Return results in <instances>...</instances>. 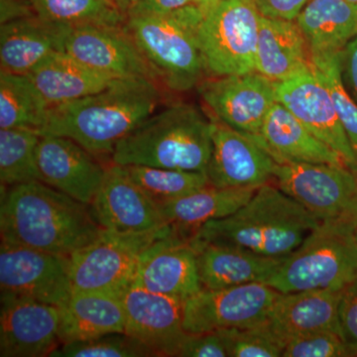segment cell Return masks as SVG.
Instances as JSON below:
<instances>
[{"label":"cell","mask_w":357,"mask_h":357,"mask_svg":"<svg viewBox=\"0 0 357 357\" xmlns=\"http://www.w3.org/2000/svg\"><path fill=\"white\" fill-rule=\"evenodd\" d=\"M279 188L321 222L357 225V170L333 164L277 163Z\"/></svg>","instance_id":"obj_9"},{"label":"cell","mask_w":357,"mask_h":357,"mask_svg":"<svg viewBox=\"0 0 357 357\" xmlns=\"http://www.w3.org/2000/svg\"><path fill=\"white\" fill-rule=\"evenodd\" d=\"M340 68L345 88L357 103V36L340 51Z\"/></svg>","instance_id":"obj_42"},{"label":"cell","mask_w":357,"mask_h":357,"mask_svg":"<svg viewBox=\"0 0 357 357\" xmlns=\"http://www.w3.org/2000/svg\"><path fill=\"white\" fill-rule=\"evenodd\" d=\"M280 292L266 283L222 289H202L185 301L184 328L188 333H217L261 325Z\"/></svg>","instance_id":"obj_10"},{"label":"cell","mask_w":357,"mask_h":357,"mask_svg":"<svg viewBox=\"0 0 357 357\" xmlns=\"http://www.w3.org/2000/svg\"><path fill=\"white\" fill-rule=\"evenodd\" d=\"M229 357H280L283 342L267 325L266 321L248 328L218 331Z\"/></svg>","instance_id":"obj_36"},{"label":"cell","mask_w":357,"mask_h":357,"mask_svg":"<svg viewBox=\"0 0 357 357\" xmlns=\"http://www.w3.org/2000/svg\"><path fill=\"white\" fill-rule=\"evenodd\" d=\"M96 222L122 234H148L168 227L158 204L147 196L121 166L112 164L89 204Z\"/></svg>","instance_id":"obj_18"},{"label":"cell","mask_w":357,"mask_h":357,"mask_svg":"<svg viewBox=\"0 0 357 357\" xmlns=\"http://www.w3.org/2000/svg\"><path fill=\"white\" fill-rule=\"evenodd\" d=\"M141 0H114L119 10L128 18V14L132 7L135 6Z\"/></svg>","instance_id":"obj_43"},{"label":"cell","mask_w":357,"mask_h":357,"mask_svg":"<svg viewBox=\"0 0 357 357\" xmlns=\"http://www.w3.org/2000/svg\"><path fill=\"white\" fill-rule=\"evenodd\" d=\"M356 239H357V229H356Z\"/></svg>","instance_id":"obj_46"},{"label":"cell","mask_w":357,"mask_h":357,"mask_svg":"<svg viewBox=\"0 0 357 357\" xmlns=\"http://www.w3.org/2000/svg\"><path fill=\"white\" fill-rule=\"evenodd\" d=\"M213 119L190 103L155 112L117 143L114 164L206 174L213 152Z\"/></svg>","instance_id":"obj_4"},{"label":"cell","mask_w":357,"mask_h":357,"mask_svg":"<svg viewBox=\"0 0 357 357\" xmlns=\"http://www.w3.org/2000/svg\"><path fill=\"white\" fill-rule=\"evenodd\" d=\"M134 285L187 301L203 289L191 239L171 229L155 239L138 260Z\"/></svg>","instance_id":"obj_17"},{"label":"cell","mask_w":357,"mask_h":357,"mask_svg":"<svg viewBox=\"0 0 357 357\" xmlns=\"http://www.w3.org/2000/svg\"><path fill=\"white\" fill-rule=\"evenodd\" d=\"M213 119L252 138L259 137L270 109L277 102L275 83L257 72L213 77L198 86Z\"/></svg>","instance_id":"obj_12"},{"label":"cell","mask_w":357,"mask_h":357,"mask_svg":"<svg viewBox=\"0 0 357 357\" xmlns=\"http://www.w3.org/2000/svg\"><path fill=\"white\" fill-rule=\"evenodd\" d=\"M192 244L197 253L202 287L211 290L267 283L285 259L267 257L238 246Z\"/></svg>","instance_id":"obj_23"},{"label":"cell","mask_w":357,"mask_h":357,"mask_svg":"<svg viewBox=\"0 0 357 357\" xmlns=\"http://www.w3.org/2000/svg\"><path fill=\"white\" fill-rule=\"evenodd\" d=\"M277 102L286 107L319 139L332 148L349 168L357 170V157L335 112L332 96L312 68L275 83Z\"/></svg>","instance_id":"obj_14"},{"label":"cell","mask_w":357,"mask_h":357,"mask_svg":"<svg viewBox=\"0 0 357 357\" xmlns=\"http://www.w3.org/2000/svg\"><path fill=\"white\" fill-rule=\"evenodd\" d=\"M0 289L1 295L62 307L73 293L69 256L1 241Z\"/></svg>","instance_id":"obj_11"},{"label":"cell","mask_w":357,"mask_h":357,"mask_svg":"<svg viewBox=\"0 0 357 357\" xmlns=\"http://www.w3.org/2000/svg\"><path fill=\"white\" fill-rule=\"evenodd\" d=\"M61 310V344L109 333H126V309L121 296L73 292Z\"/></svg>","instance_id":"obj_28"},{"label":"cell","mask_w":357,"mask_h":357,"mask_svg":"<svg viewBox=\"0 0 357 357\" xmlns=\"http://www.w3.org/2000/svg\"><path fill=\"white\" fill-rule=\"evenodd\" d=\"M42 20L68 27L126 25V16L114 0H25Z\"/></svg>","instance_id":"obj_31"},{"label":"cell","mask_w":357,"mask_h":357,"mask_svg":"<svg viewBox=\"0 0 357 357\" xmlns=\"http://www.w3.org/2000/svg\"><path fill=\"white\" fill-rule=\"evenodd\" d=\"M180 357H225L227 349L218 333H188L180 349Z\"/></svg>","instance_id":"obj_39"},{"label":"cell","mask_w":357,"mask_h":357,"mask_svg":"<svg viewBox=\"0 0 357 357\" xmlns=\"http://www.w3.org/2000/svg\"><path fill=\"white\" fill-rule=\"evenodd\" d=\"M37 131L23 128L0 130V181L1 187L41 181L37 165Z\"/></svg>","instance_id":"obj_32"},{"label":"cell","mask_w":357,"mask_h":357,"mask_svg":"<svg viewBox=\"0 0 357 357\" xmlns=\"http://www.w3.org/2000/svg\"><path fill=\"white\" fill-rule=\"evenodd\" d=\"M261 16L295 20L310 0H249Z\"/></svg>","instance_id":"obj_40"},{"label":"cell","mask_w":357,"mask_h":357,"mask_svg":"<svg viewBox=\"0 0 357 357\" xmlns=\"http://www.w3.org/2000/svg\"><path fill=\"white\" fill-rule=\"evenodd\" d=\"M218 1V0H197V4L203 6L204 9L208 8L213 3Z\"/></svg>","instance_id":"obj_44"},{"label":"cell","mask_w":357,"mask_h":357,"mask_svg":"<svg viewBox=\"0 0 357 357\" xmlns=\"http://www.w3.org/2000/svg\"><path fill=\"white\" fill-rule=\"evenodd\" d=\"M258 188H217L208 185L180 198L158 204L169 227L191 239L204 225L229 217L248 203Z\"/></svg>","instance_id":"obj_26"},{"label":"cell","mask_w":357,"mask_h":357,"mask_svg":"<svg viewBox=\"0 0 357 357\" xmlns=\"http://www.w3.org/2000/svg\"><path fill=\"white\" fill-rule=\"evenodd\" d=\"M311 55L340 52L357 36V4L310 0L296 18Z\"/></svg>","instance_id":"obj_29"},{"label":"cell","mask_w":357,"mask_h":357,"mask_svg":"<svg viewBox=\"0 0 357 357\" xmlns=\"http://www.w3.org/2000/svg\"><path fill=\"white\" fill-rule=\"evenodd\" d=\"M65 51L115 79L143 77L158 81L126 25H82L70 28Z\"/></svg>","instance_id":"obj_16"},{"label":"cell","mask_w":357,"mask_h":357,"mask_svg":"<svg viewBox=\"0 0 357 357\" xmlns=\"http://www.w3.org/2000/svg\"><path fill=\"white\" fill-rule=\"evenodd\" d=\"M70 27L42 20L36 14L2 23L0 28L1 70L27 75L56 51H65Z\"/></svg>","instance_id":"obj_22"},{"label":"cell","mask_w":357,"mask_h":357,"mask_svg":"<svg viewBox=\"0 0 357 357\" xmlns=\"http://www.w3.org/2000/svg\"><path fill=\"white\" fill-rule=\"evenodd\" d=\"M102 229L88 204L41 181L1 187L2 243L70 256Z\"/></svg>","instance_id":"obj_1"},{"label":"cell","mask_w":357,"mask_h":357,"mask_svg":"<svg viewBox=\"0 0 357 357\" xmlns=\"http://www.w3.org/2000/svg\"><path fill=\"white\" fill-rule=\"evenodd\" d=\"M121 167L126 175L157 204L210 185L206 173L141 165Z\"/></svg>","instance_id":"obj_33"},{"label":"cell","mask_w":357,"mask_h":357,"mask_svg":"<svg viewBox=\"0 0 357 357\" xmlns=\"http://www.w3.org/2000/svg\"><path fill=\"white\" fill-rule=\"evenodd\" d=\"M27 75L51 107L100 93L116 79L66 51L53 52Z\"/></svg>","instance_id":"obj_27"},{"label":"cell","mask_w":357,"mask_h":357,"mask_svg":"<svg viewBox=\"0 0 357 357\" xmlns=\"http://www.w3.org/2000/svg\"><path fill=\"white\" fill-rule=\"evenodd\" d=\"M206 9L191 4L160 16L128 17L126 29L162 82L171 91H188L203 79L198 33Z\"/></svg>","instance_id":"obj_5"},{"label":"cell","mask_w":357,"mask_h":357,"mask_svg":"<svg viewBox=\"0 0 357 357\" xmlns=\"http://www.w3.org/2000/svg\"><path fill=\"white\" fill-rule=\"evenodd\" d=\"M338 335L345 347L357 356V281L342 290L338 306Z\"/></svg>","instance_id":"obj_38"},{"label":"cell","mask_w":357,"mask_h":357,"mask_svg":"<svg viewBox=\"0 0 357 357\" xmlns=\"http://www.w3.org/2000/svg\"><path fill=\"white\" fill-rule=\"evenodd\" d=\"M356 229L354 223L321 222L267 285L280 293L344 290L357 281Z\"/></svg>","instance_id":"obj_6"},{"label":"cell","mask_w":357,"mask_h":357,"mask_svg":"<svg viewBox=\"0 0 357 357\" xmlns=\"http://www.w3.org/2000/svg\"><path fill=\"white\" fill-rule=\"evenodd\" d=\"M60 307L1 295L0 356H50L61 345Z\"/></svg>","instance_id":"obj_13"},{"label":"cell","mask_w":357,"mask_h":357,"mask_svg":"<svg viewBox=\"0 0 357 357\" xmlns=\"http://www.w3.org/2000/svg\"><path fill=\"white\" fill-rule=\"evenodd\" d=\"M253 139L271 155L276 163L347 166L335 150L319 139L279 102L270 109L259 137Z\"/></svg>","instance_id":"obj_24"},{"label":"cell","mask_w":357,"mask_h":357,"mask_svg":"<svg viewBox=\"0 0 357 357\" xmlns=\"http://www.w3.org/2000/svg\"><path fill=\"white\" fill-rule=\"evenodd\" d=\"M51 105L28 75L0 74V128L40 131Z\"/></svg>","instance_id":"obj_30"},{"label":"cell","mask_w":357,"mask_h":357,"mask_svg":"<svg viewBox=\"0 0 357 357\" xmlns=\"http://www.w3.org/2000/svg\"><path fill=\"white\" fill-rule=\"evenodd\" d=\"M260 20L249 0H218L206 8L198 33L206 73L227 77L256 72Z\"/></svg>","instance_id":"obj_7"},{"label":"cell","mask_w":357,"mask_h":357,"mask_svg":"<svg viewBox=\"0 0 357 357\" xmlns=\"http://www.w3.org/2000/svg\"><path fill=\"white\" fill-rule=\"evenodd\" d=\"M309 45L296 20L261 16L256 49V72L274 83L311 69Z\"/></svg>","instance_id":"obj_25"},{"label":"cell","mask_w":357,"mask_h":357,"mask_svg":"<svg viewBox=\"0 0 357 357\" xmlns=\"http://www.w3.org/2000/svg\"><path fill=\"white\" fill-rule=\"evenodd\" d=\"M36 154L41 182L89 206L107 170L98 157L76 141L52 134L40 136Z\"/></svg>","instance_id":"obj_19"},{"label":"cell","mask_w":357,"mask_h":357,"mask_svg":"<svg viewBox=\"0 0 357 357\" xmlns=\"http://www.w3.org/2000/svg\"><path fill=\"white\" fill-rule=\"evenodd\" d=\"M171 227L148 234H122L102 229L93 243L69 256L73 292L121 296L132 285L141 253Z\"/></svg>","instance_id":"obj_8"},{"label":"cell","mask_w":357,"mask_h":357,"mask_svg":"<svg viewBox=\"0 0 357 357\" xmlns=\"http://www.w3.org/2000/svg\"><path fill=\"white\" fill-rule=\"evenodd\" d=\"M319 223L278 185L268 183L236 213L204 225L191 241L238 246L267 257L286 258Z\"/></svg>","instance_id":"obj_3"},{"label":"cell","mask_w":357,"mask_h":357,"mask_svg":"<svg viewBox=\"0 0 357 357\" xmlns=\"http://www.w3.org/2000/svg\"><path fill=\"white\" fill-rule=\"evenodd\" d=\"M283 357H349L347 349L337 333L318 332L300 335L289 340Z\"/></svg>","instance_id":"obj_37"},{"label":"cell","mask_w":357,"mask_h":357,"mask_svg":"<svg viewBox=\"0 0 357 357\" xmlns=\"http://www.w3.org/2000/svg\"><path fill=\"white\" fill-rule=\"evenodd\" d=\"M161 100L154 79H116L100 93L51 107L40 135L64 136L96 157L112 156L117 143L153 114Z\"/></svg>","instance_id":"obj_2"},{"label":"cell","mask_w":357,"mask_h":357,"mask_svg":"<svg viewBox=\"0 0 357 357\" xmlns=\"http://www.w3.org/2000/svg\"><path fill=\"white\" fill-rule=\"evenodd\" d=\"M311 68L325 84L335 112L357 157V103L345 88L340 68V52L311 55Z\"/></svg>","instance_id":"obj_34"},{"label":"cell","mask_w":357,"mask_h":357,"mask_svg":"<svg viewBox=\"0 0 357 357\" xmlns=\"http://www.w3.org/2000/svg\"><path fill=\"white\" fill-rule=\"evenodd\" d=\"M206 177L213 187L259 188L274 178L276 161L251 136L213 119Z\"/></svg>","instance_id":"obj_20"},{"label":"cell","mask_w":357,"mask_h":357,"mask_svg":"<svg viewBox=\"0 0 357 357\" xmlns=\"http://www.w3.org/2000/svg\"><path fill=\"white\" fill-rule=\"evenodd\" d=\"M50 356L150 357L156 354L136 338L124 333H114L61 344Z\"/></svg>","instance_id":"obj_35"},{"label":"cell","mask_w":357,"mask_h":357,"mask_svg":"<svg viewBox=\"0 0 357 357\" xmlns=\"http://www.w3.org/2000/svg\"><path fill=\"white\" fill-rule=\"evenodd\" d=\"M126 309V333L152 349L156 356H178L187 337L185 301L129 286L121 296Z\"/></svg>","instance_id":"obj_15"},{"label":"cell","mask_w":357,"mask_h":357,"mask_svg":"<svg viewBox=\"0 0 357 357\" xmlns=\"http://www.w3.org/2000/svg\"><path fill=\"white\" fill-rule=\"evenodd\" d=\"M191 4H197V0H141L129 11L128 18L166 15Z\"/></svg>","instance_id":"obj_41"},{"label":"cell","mask_w":357,"mask_h":357,"mask_svg":"<svg viewBox=\"0 0 357 357\" xmlns=\"http://www.w3.org/2000/svg\"><path fill=\"white\" fill-rule=\"evenodd\" d=\"M342 291L310 290L280 293L266 324L286 345L300 335L318 332L338 335V306Z\"/></svg>","instance_id":"obj_21"},{"label":"cell","mask_w":357,"mask_h":357,"mask_svg":"<svg viewBox=\"0 0 357 357\" xmlns=\"http://www.w3.org/2000/svg\"><path fill=\"white\" fill-rule=\"evenodd\" d=\"M349 1L352 2V3L357 4V0H349Z\"/></svg>","instance_id":"obj_45"}]
</instances>
